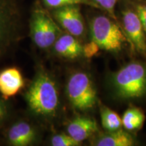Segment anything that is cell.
<instances>
[{
	"mask_svg": "<svg viewBox=\"0 0 146 146\" xmlns=\"http://www.w3.org/2000/svg\"><path fill=\"white\" fill-rule=\"evenodd\" d=\"M29 108L36 115L50 117L56 115L60 106L57 85L48 73L36 74L26 94Z\"/></svg>",
	"mask_w": 146,
	"mask_h": 146,
	"instance_id": "6da1fadb",
	"label": "cell"
},
{
	"mask_svg": "<svg viewBox=\"0 0 146 146\" xmlns=\"http://www.w3.org/2000/svg\"><path fill=\"white\" fill-rule=\"evenodd\" d=\"M110 83L120 99L146 98V63L133 61L127 64L111 75Z\"/></svg>",
	"mask_w": 146,
	"mask_h": 146,
	"instance_id": "7a4b0ae2",
	"label": "cell"
},
{
	"mask_svg": "<svg viewBox=\"0 0 146 146\" xmlns=\"http://www.w3.org/2000/svg\"><path fill=\"white\" fill-rule=\"evenodd\" d=\"M91 39L101 50L118 53L128 41L125 32L115 22L106 16L94 17L90 23Z\"/></svg>",
	"mask_w": 146,
	"mask_h": 146,
	"instance_id": "3957f363",
	"label": "cell"
},
{
	"mask_svg": "<svg viewBox=\"0 0 146 146\" xmlns=\"http://www.w3.org/2000/svg\"><path fill=\"white\" fill-rule=\"evenodd\" d=\"M66 94L74 108L81 111L93 109L98 102L96 89L88 73L76 72L69 77Z\"/></svg>",
	"mask_w": 146,
	"mask_h": 146,
	"instance_id": "277c9868",
	"label": "cell"
},
{
	"mask_svg": "<svg viewBox=\"0 0 146 146\" xmlns=\"http://www.w3.org/2000/svg\"><path fill=\"white\" fill-rule=\"evenodd\" d=\"M31 34L36 46L41 49H47L54 44L60 35V31L45 11L36 9L33 14Z\"/></svg>",
	"mask_w": 146,
	"mask_h": 146,
	"instance_id": "5b68a950",
	"label": "cell"
},
{
	"mask_svg": "<svg viewBox=\"0 0 146 146\" xmlns=\"http://www.w3.org/2000/svg\"><path fill=\"white\" fill-rule=\"evenodd\" d=\"M17 29L15 10L7 0H0V58L16 41Z\"/></svg>",
	"mask_w": 146,
	"mask_h": 146,
	"instance_id": "8992f818",
	"label": "cell"
},
{
	"mask_svg": "<svg viewBox=\"0 0 146 146\" xmlns=\"http://www.w3.org/2000/svg\"><path fill=\"white\" fill-rule=\"evenodd\" d=\"M123 23L125 33L133 48L146 57V33L137 14L130 9L123 11Z\"/></svg>",
	"mask_w": 146,
	"mask_h": 146,
	"instance_id": "52a82bcc",
	"label": "cell"
},
{
	"mask_svg": "<svg viewBox=\"0 0 146 146\" xmlns=\"http://www.w3.org/2000/svg\"><path fill=\"white\" fill-rule=\"evenodd\" d=\"M56 21L69 34L81 36L85 32L83 18L78 5H70L60 7L54 12Z\"/></svg>",
	"mask_w": 146,
	"mask_h": 146,
	"instance_id": "ba28073f",
	"label": "cell"
},
{
	"mask_svg": "<svg viewBox=\"0 0 146 146\" xmlns=\"http://www.w3.org/2000/svg\"><path fill=\"white\" fill-rule=\"evenodd\" d=\"M25 86V81L19 69L11 67L0 72V93L5 99L12 98Z\"/></svg>",
	"mask_w": 146,
	"mask_h": 146,
	"instance_id": "9c48e42d",
	"label": "cell"
},
{
	"mask_svg": "<svg viewBox=\"0 0 146 146\" xmlns=\"http://www.w3.org/2000/svg\"><path fill=\"white\" fill-rule=\"evenodd\" d=\"M98 131L96 121L86 116H78L71 120L67 127L69 135L76 141L82 143Z\"/></svg>",
	"mask_w": 146,
	"mask_h": 146,
	"instance_id": "30bf717a",
	"label": "cell"
},
{
	"mask_svg": "<svg viewBox=\"0 0 146 146\" xmlns=\"http://www.w3.org/2000/svg\"><path fill=\"white\" fill-rule=\"evenodd\" d=\"M54 51L60 57L67 59H76L83 54V46L69 33L60 35L54 44Z\"/></svg>",
	"mask_w": 146,
	"mask_h": 146,
	"instance_id": "8fae6325",
	"label": "cell"
},
{
	"mask_svg": "<svg viewBox=\"0 0 146 146\" xmlns=\"http://www.w3.org/2000/svg\"><path fill=\"white\" fill-rule=\"evenodd\" d=\"M35 139V129L31 125L25 122L14 124L8 133L9 143L14 146H27L33 142Z\"/></svg>",
	"mask_w": 146,
	"mask_h": 146,
	"instance_id": "7c38bea8",
	"label": "cell"
},
{
	"mask_svg": "<svg viewBox=\"0 0 146 146\" xmlns=\"http://www.w3.org/2000/svg\"><path fill=\"white\" fill-rule=\"evenodd\" d=\"M97 146H132L135 145L133 136L127 131L120 129L114 131H108L94 141Z\"/></svg>",
	"mask_w": 146,
	"mask_h": 146,
	"instance_id": "4fadbf2b",
	"label": "cell"
},
{
	"mask_svg": "<svg viewBox=\"0 0 146 146\" xmlns=\"http://www.w3.org/2000/svg\"><path fill=\"white\" fill-rule=\"evenodd\" d=\"M145 120V115L139 108L131 106L126 110L122 117L123 127L129 131L141 129Z\"/></svg>",
	"mask_w": 146,
	"mask_h": 146,
	"instance_id": "5bb4252c",
	"label": "cell"
},
{
	"mask_svg": "<svg viewBox=\"0 0 146 146\" xmlns=\"http://www.w3.org/2000/svg\"><path fill=\"white\" fill-rule=\"evenodd\" d=\"M102 125L108 131H114L123 127L122 118L115 111L101 104L100 106Z\"/></svg>",
	"mask_w": 146,
	"mask_h": 146,
	"instance_id": "9a60e30c",
	"label": "cell"
},
{
	"mask_svg": "<svg viewBox=\"0 0 146 146\" xmlns=\"http://www.w3.org/2000/svg\"><path fill=\"white\" fill-rule=\"evenodd\" d=\"M45 4L51 8H58L70 5H87L91 7L100 8V7L91 0H43Z\"/></svg>",
	"mask_w": 146,
	"mask_h": 146,
	"instance_id": "2e32d148",
	"label": "cell"
},
{
	"mask_svg": "<svg viewBox=\"0 0 146 146\" xmlns=\"http://www.w3.org/2000/svg\"><path fill=\"white\" fill-rule=\"evenodd\" d=\"M51 144L53 146H78L81 143L74 139L68 134L55 135L51 139Z\"/></svg>",
	"mask_w": 146,
	"mask_h": 146,
	"instance_id": "e0dca14e",
	"label": "cell"
},
{
	"mask_svg": "<svg viewBox=\"0 0 146 146\" xmlns=\"http://www.w3.org/2000/svg\"><path fill=\"white\" fill-rule=\"evenodd\" d=\"M94 1L95 3L99 5L100 8H104L106 10L113 18L116 19L114 9L117 0H94Z\"/></svg>",
	"mask_w": 146,
	"mask_h": 146,
	"instance_id": "ac0fdd59",
	"label": "cell"
},
{
	"mask_svg": "<svg viewBox=\"0 0 146 146\" xmlns=\"http://www.w3.org/2000/svg\"><path fill=\"white\" fill-rule=\"evenodd\" d=\"M99 50H100V48L98 45L91 40L90 42L83 46V55L87 58H91L98 54Z\"/></svg>",
	"mask_w": 146,
	"mask_h": 146,
	"instance_id": "d6986e66",
	"label": "cell"
},
{
	"mask_svg": "<svg viewBox=\"0 0 146 146\" xmlns=\"http://www.w3.org/2000/svg\"><path fill=\"white\" fill-rule=\"evenodd\" d=\"M135 12L143 27L144 31L146 33V2L140 3L136 5Z\"/></svg>",
	"mask_w": 146,
	"mask_h": 146,
	"instance_id": "ffe728a7",
	"label": "cell"
},
{
	"mask_svg": "<svg viewBox=\"0 0 146 146\" xmlns=\"http://www.w3.org/2000/svg\"><path fill=\"white\" fill-rule=\"evenodd\" d=\"M6 109L3 103L0 101V123L2 122L6 116Z\"/></svg>",
	"mask_w": 146,
	"mask_h": 146,
	"instance_id": "44dd1931",
	"label": "cell"
}]
</instances>
